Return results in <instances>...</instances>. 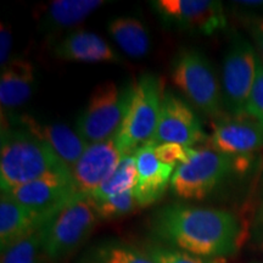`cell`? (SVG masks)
<instances>
[{
  "label": "cell",
  "instance_id": "cell-1",
  "mask_svg": "<svg viewBox=\"0 0 263 263\" xmlns=\"http://www.w3.org/2000/svg\"><path fill=\"white\" fill-rule=\"evenodd\" d=\"M151 232L164 246L212 259L234 255L242 239L241 226L232 212L180 202L157 210Z\"/></svg>",
  "mask_w": 263,
  "mask_h": 263
},
{
  "label": "cell",
  "instance_id": "cell-2",
  "mask_svg": "<svg viewBox=\"0 0 263 263\" xmlns=\"http://www.w3.org/2000/svg\"><path fill=\"white\" fill-rule=\"evenodd\" d=\"M67 168L44 141L18 128L2 124L0 188L8 192L49 172ZM70 170V168H68Z\"/></svg>",
  "mask_w": 263,
  "mask_h": 263
},
{
  "label": "cell",
  "instance_id": "cell-3",
  "mask_svg": "<svg viewBox=\"0 0 263 263\" xmlns=\"http://www.w3.org/2000/svg\"><path fill=\"white\" fill-rule=\"evenodd\" d=\"M250 160L224 155L211 147H193L189 159L176 167L171 180V192L180 200H203L230 174L248 170Z\"/></svg>",
  "mask_w": 263,
  "mask_h": 263
},
{
  "label": "cell",
  "instance_id": "cell-4",
  "mask_svg": "<svg viewBox=\"0 0 263 263\" xmlns=\"http://www.w3.org/2000/svg\"><path fill=\"white\" fill-rule=\"evenodd\" d=\"M136 90V81L98 84L76 122L77 132L88 144L115 137L122 126Z\"/></svg>",
  "mask_w": 263,
  "mask_h": 263
},
{
  "label": "cell",
  "instance_id": "cell-5",
  "mask_svg": "<svg viewBox=\"0 0 263 263\" xmlns=\"http://www.w3.org/2000/svg\"><path fill=\"white\" fill-rule=\"evenodd\" d=\"M171 80L184 98L206 116H223L222 87L211 62L202 51L183 48L171 64Z\"/></svg>",
  "mask_w": 263,
  "mask_h": 263
},
{
  "label": "cell",
  "instance_id": "cell-6",
  "mask_svg": "<svg viewBox=\"0 0 263 263\" xmlns=\"http://www.w3.org/2000/svg\"><path fill=\"white\" fill-rule=\"evenodd\" d=\"M99 221L95 202L80 195L62 207L43 226L45 258L59 262L73 254L87 240Z\"/></svg>",
  "mask_w": 263,
  "mask_h": 263
},
{
  "label": "cell",
  "instance_id": "cell-7",
  "mask_svg": "<svg viewBox=\"0 0 263 263\" xmlns=\"http://www.w3.org/2000/svg\"><path fill=\"white\" fill-rule=\"evenodd\" d=\"M163 91L162 82L153 73L140 76L136 81L130 107L115 136L122 155L134 153L153 140L159 123Z\"/></svg>",
  "mask_w": 263,
  "mask_h": 263
},
{
  "label": "cell",
  "instance_id": "cell-8",
  "mask_svg": "<svg viewBox=\"0 0 263 263\" xmlns=\"http://www.w3.org/2000/svg\"><path fill=\"white\" fill-rule=\"evenodd\" d=\"M258 54L241 35H234L226 51L222 67V103L228 115L246 112L254 87Z\"/></svg>",
  "mask_w": 263,
  "mask_h": 263
},
{
  "label": "cell",
  "instance_id": "cell-9",
  "mask_svg": "<svg viewBox=\"0 0 263 263\" xmlns=\"http://www.w3.org/2000/svg\"><path fill=\"white\" fill-rule=\"evenodd\" d=\"M150 6L164 26L179 31L212 35L228 25L221 2L154 0Z\"/></svg>",
  "mask_w": 263,
  "mask_h": 263
},
{
  "label": "cell",
  "instance_id": "cell-10",
  "mask_svg": "<svg viewBox=\"0 0 263 263\" xmlns=\"http://www.w3.org/2000/svg\"><path fill=\"white\" fill-rule=\"evenodd\" d=\"M209 138L189 101L174 90H164L159 123L150 145L177 143L193 147L199 143L209 141Z\"/></svg>",
  "mask_w": 263,
  "mask_h": 263
},
{
  "label": "cell",
  "instance_id": "cell-11",
  "mask_svg": "<svg viewBox=\"0 0 263 263\" xmlns=\"http://www.w3.org/2000/svg\"><path fill=\"white\" fill-rule=\"evenodd\" d=\"M2 193L8 194L15 201L43 215L58 212L80 196L68 168L52 171L31 183Z\"/></svg>",
  "mask_w": 263,
  "mask_h": 263
},
{
  "label": "cell",
  "instance_id": "cell-12",
  "mask_svg": "<svg viewBox=\"0 0 263 263\" xmlns=\"http://www.w3.org/2000/svg\"><path fill=\"white\" fill-rule=\"evenodd\" d=\"M2 124L18 128L44 141L67 168H72L87 149L88 143L65 123L42 122L28 114L2 112Z\"/></svg>",
  "mask_w": 263,
  "mask_h": 263
},
{
  "label": "cell",
  "instance_id": "cell-13",
  "mask_svg": "<svg viewBox=\"0 0 263 263\" xmlns=\"http://www.w3.org/2000/svg\"><path fill=\"white\" fill-rule=\"evenodd\" d=\"M209 145L224 155L251 159L252 154L263 147V124L248 112L226 115L215 120Z\"/></svg>",
  "mask_w": 263,
  "mask_h": 263
},
{
  "label": "cell",
  "instance_id": "cell-14",
  "mask_svg": "<svg viewBox=\"0 0 263 263\" xmlns=\"http://www.w3.org/2000/svg\"><path fill=\"white\" fill-rule=\"evenodd\" d=\"M122 156L116 137L88 144L80 160L70 170L77 193L83 196L93 195L117 168Z\"/></svg>",
  "mask_w": 263,
  "mask_h": 263
},
{
  "label": "cell",
  "instance_id": "cell-15",
  "mask_svg": "<svg viewBox=\"0 0 263 263\" xmlns=\"http://www.w3.org/2000/svg\"><path fill=\"white\" fill-rule=\"evenodd\" d=\"M138 171V182L134 195L140 209L159 202L171 186L176 167L162 163L157 159L155 146L144 145L134 151Z\"/></svg>",
  "mask_w": 263,
  "mask_h": 263
},
{
  "label": "cell",
  "instance_id": "cell-16",
  "mask_svg": "<svg viewBox=\"0 0 263 263\" xmlns=\"http://www.w3.org/2000/svg\"><path fill=\"white\" fill-rule=\"evenodd\" d=\"M55 58L64 61L84 62V64H100L112 62L121 64L122 58L108 45V43L94 32L80 31L71 32L52 50Z\"/></svg>",
  "mask_w": 263,
  "mask_h": 263
},
{
  "label": "cell",
  "instance_id": "cell-17",
  "mask_svg": "<svg viewBox=\"0 0 263 263\" xmlns=\"http://www.w3.org/2000/svg\"><path fill=\"white\" fill-rule=\"evenodd\" d=\"M37 72L27 59L12 58L0 74V105L2 112L10 114L25 105L34 93Z\"/></svg>",
  "mask_w": 263,
  "mask_h": 263
},
{
  "label": "cell",
  "instance_id": "cell-18",
  "mask_svg": "<svg viewBox=\"0 0 263 263\" xmlns=\"http://www.w3.org/2000/svg\"><path fill=\"white\" fill-rule=\"evenodd\" d=\"M57 213V212H55ZM55 213L43 215L15 201L8 194L0 196V249L2 252L16 241L41 228Z\"/></svg>",
  "mask_w": 263,
  "mask_h": 263
},
{
  "label": "cell",
  "instance_id": "cell-19",
  "mask_svg": "<svg viewBox=\"0 0 263 263\" xmlns=\"http://www.w3.org/2000/svg\"><path fill=\"white\" fill-rule=\"evenodd\" d=\"M104 0H54L35 10L38 27L43 32H58L82 24L99 8Z\"/></svg>",
  "mask_w": 263,
  "mask_h": 263
},
{
  "label": "cell",
  "instance_id": "cell-20",
  "mask_svg": "<svg viewBox=\"0 0 263 263\" xmlns=\"http://www.w3.org/2000/svg\"><path fill=\"white\" fill-rule=\"evenodd\" d=\"M107 32L124 54L133 59L145 58L150 51L149 31L141 20L134 16H118L107 25Z\"/></svg>",
  "mask_w": 263,
  "mask_h": 263
},
{
  "label": "cell",
  "instance_id": "cell-21",
  "mask_svg": "<svg viewBox=\"0 0 263 263\" xmlns=\"http://www.w3.org/2000/svg\"><path fill=\"white\" fill-rule=\"evenodd\" d=\"M87 263H156L146 251L120 240H105L94 245Z\"/></svg>",
  "mask_w": 263,
  "mask_h": 263
},
{
  "label": "cell",
  "instance_id": "cell-22",
  "mask_svg": "<svg viewBox=\"0 0 263 263\" xmlns=\"http://www.w3.org/2000/svg\"><path fill=\"white\" fill-rule=\"evenodd\" d=\"M137 182L138 171L136 155L134 153L124 154L114 173L89 197L95 202L101 201V200L116 195V194L134 189Z\"/></svg>",
  "mask_w": 263,
  "mask_h": 263
},
{
  "label": "cell",
  "instance_id": "cell-23",
  "mask_svg": "<svg viewBox=\"0 0 263 263\" xmlns=\"http://www.w3.org/2000/svg\"><path fill=\"white\" fill-rule=\"evenodd\" d=\"M43 226L3 251L2 263H41L42 258H45L43 252Z\"/></svg>",
  "mask_w": 263,
  "mask_h": 263
},
{
  "label": "cell",
  "instance_id": "cell-24",
  "mask_svg": "<svg viewBox=\"0 0 263 263\" xmlns=\"http://www.w3.org/2000/svg\"><path fill=\"white\" fill-rule=\"evenodd\" d=\"M95 207H97L99 219H106V221L121 218L134 212L137 209H140L134 195V189L95 202Z\"/></svg>",
  "mask_w": 263,
  "mask_h": 263
},
{
  "label": "cell",
  "instance_id": "cell-25",
  "mask_svg": "<svg viewBox=\"0 0 263 263\" xmlns=\"http://www.w3.org/2000/svg\"><path fill=\"white\" fill-rule=\"evenodd\" d=\"M145 251L156 263H218L212 258L200 257L164 245H149Z\"/></svg>",
  "mask_w": 263,
  "mask_h": 263
},
{
  "label": "cell",
  "instance_id": "cell-26",
  "mask_svg": "<svg viewBox=\"0 0 263 263\" xmlns=\"http://www.w3.org/2000/svg\"><path fill=\"white\" fill-rule=\"evenodd\" d=\"M192 149L177 143H162L155 145V154L162 163L177 167L189 159Z\"/></svg>",
  "mask_w": 263,
  "mask_h": 263
},
{
  "label": "cell",
  "instance_id": "cell-27",
  "mask_svg": "<svg viewBox=\"0 0 263 263\" xmlns=\"http://www.w3.org/2000/svg\"><path fill=\"white\" fill-rule=\"evenodd\" d=\"M246 112L263 124V62L259 57L257 59L255 83L246 106Z\"/></svg>",
  "mask_w": 263,
  "mask_h": 263
},
{
  "label": "cell",
  "instance_id": "cell-28",
  "mask_svg": "<svg viewBox=\"0 0 263 263\" xmlns=\"http://www.w3.org/2000/svg\"><path fill=\"white\" fill-rule=\"evenodd\" d=\"M12 31L9 24L2 22L0 25V67L3 68L11 60Z\"/></svg>",
  "mask_w": 263,
  "mask_h": 263
},
{
  "label": "cell",
  "instance_id": "cell-29",
  "mask_svg": "<svg viewBox=\"0 0 263 263\" xmlns=\"http://www.w3.org/2000/svg\"><path fill=\"white\" fill-rule=\"evenodd\" d=\"M251 35L254 38L256 47L258 49V57L263 62V17L256 20L251 24Z\"/></svg>",
  "mask_w": 263,
  "mask_h": 263
},
{
  "label": "cell",
  "instance_id": "cell-30",
  "mask_svg": "<svg viewBox=\"0 0 263 263\" xmlns=\"http://www.w3.org/2000/svg\"><path fill=\"white\" fill-rule=\"evenodd\" d=\"M234 4L249 9H261L263 8V0H240V2H234Z\"/></svg>",
  "mask_w": 263,
  "mask_h": 263
},
{
  "label": "cell",
  "instance_id": "cell-31",
  "mask_svg": "<svg viewBox=\"0 0 263 263\" xmlns=\"http://www.w3.org/2000/svg\"><path fill=\"white\" fill-rule=\"evenodd\" d=\"M259 221L263 223V202H262V206H261V210H259Z\"/></svg>",
  "mask_w": 263,
  "mask_h": 263
}]
</instances>
